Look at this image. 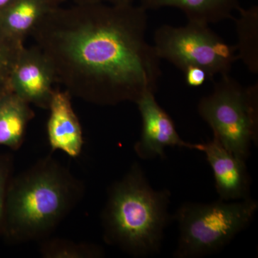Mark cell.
<instances>
[{
    "label": "cell",
    "instance_id": "1",
    "mask_svg": "<svg viewBox=\"0 0 258 258\" xmlns=\"http://www.w3.org/2000/svg\"><path fill=\"white\" fill-rule=\"evenodd\" d=\"M147 12L134 3L57 6L31 35L71 96L98 106L136 103L157 92L161 76L146 39Z\"/></svg>",
    "mask_w": 258,
    "mask_h": 258
},
{
    "label": "cell",
    "instance_id": "2",
    "mask_svg": "<svg viewBox=\"0 0 258 258\" xmlns=\"http://www.w3.org/2000/svg\"><path fill=\"white\" fill-rule=\"evenodd\" d=\"M83 186L51 157L11 177L2 235L20 244L49 237L82 198Z\"/></svg>",
    "mask_w": 258,
    "mask_h": 258
},
{
    "label": "cell",
    "instance_id": "3",
    "mask_svg": "<svg viewBox=\"0 0 258 258\" xmlns=\"http://www.w3.org/2000/svg\"><path fill=\"white\" fill-rule=\"evenodd\" d=\"M171 198L170 190L154 189L142 166L134 163L108 189L101 215L103 240L134 257L160 253L173 220Z\"/></svg>",
    "mask_w": 258,
    "mask_h": 258
},
{
    "label": "cell",
    "instance_id": "4",
    "mask_svg": "<svg viewBox=\"0 0 258 258\" xmlns=\"http://www.w3.org/2000/svg\"><path fill=\"white\" fill-rule=\"evenodd\" d=\"M258 210L252 198L210 203L185 202L172 215L179 237L173 257L200 258L217 253L245 230Z\"/></svg>",
    "mask_w": 258,
    "mask_h": 258
},
{
    "label": "cell",
    "instance_id": "5",
    "mask_svg": "<svg viewBox=\"0 0 258 258\" xmlns=\"http://www.w3.org/2000/svg\"><path fill=\"white\" fill-rule=\"evenodd\" d=\"M199 115L213 137L227 150L247 160L258 141V83L244 87L228 75L215 83L198 105Z\"/></svg>",
    "mask_w": 258,
    "mask_h": 258
},
{
    "label": "cell",
    "instance_id": "6",
    "mask_svg": "<svg viewBox=\"0 0 258 258\" xmlns=\"http://www.w3.org/2000/svg\"><path fill=\"white\" fill-rule=\"evenodd\" d=\"M159 58L183 71L189 66L205 70L209 80L230 74L239 60L235 45L225 42L206 24L188 21L184 26L163 25L154 32Z\"/></svg>",
    "mask_w": 258,
    "mask_h": 258
},
{
    "label": "cell",
    "instance_id": "7",
    "mask_svg": "<svg viewBox=\"0 0 258 258\" xmlns=\"http://www.w3.org/2000/svg\"><path fill=\"white\" fill-rule=\"evenodd\" d=\"M142 126L140 139L134 145L136 154L142 160L164 159L168 147L195 150V144L180 137L170 115L161 108L155 93H147L137 101Z\"/></svg>",
    "mask_w": 258,
    "mask_h": 258
},
{
    "label": "cell",
    "instance_id": "8",
    "mask_svg": "<svg viewBox=\"0 0 258 258\" xmlns=\"http://www.w3.org/2000/svg\"><path fill=\"white\" fill-rule=\"evenodd\" d=\"M55 76L50 62L37 46L24 47L10 79L11 91L29 104L48 108L54 91Z\"/></svg>",
    "mask_w": 258,
    "mask_h": 258
},
{
    "label": "cell",
    "instance_id": "9",
    "mask_svg": "<svg viewBox=\"0 0 258 258\" xmlns=\"http://www.w3.org/2000/svg\"><path fill=\"white\" fill-rule=\"evenodd\" d=\"M195 150L205 154L220 200L238 201L251 198V178L245 160L227 150L214 137L208 142L195 144Z\"/></svg>",
    "mask_w": 258,
    "mask_h": 258
},
{
    "label": "cell",
    "instance_id": "10",
    "mask_svg": "<svg viewBox=\"0 0 258 258\" xmlns=\"http://www.w3.org/2000/svg\"><path fill=\"white\" fill-rule=\"evenodd\" d=\"M47 135L52 151L60 150L71 157H79L83 146V132L67 91L55 90L50 106Z\"/></svg>",
    "mask_w": 258,
    "mask_h": 258
},
{
    "label": "cell",
    "instance_id": "11",
    "mask_svg": "<svg viewBox=\"0 0 258 258\" xmlns=\"http://www.w3.org/2000/svg\"><path fill=\"white\" fill-rule=\"evenodd\" d=\"M144 9L174 8L181 10L188 21L210 25L233 19L241 8L239 0H139Z\"/></svg>",
    "mask_w": 258,
    "mask_h": 258
},
{
    "label": "cell",
    "instance_id": "12",
    "mask_svg": "<svg viewBox=\"0 0 258 258\" xmlns=\"http://www.w3.org/2000/svg\"><path fill=\"white\" fill-rule=\"evenodd\" d=\"M60 6L52 0H13L0 10V28L9 36L24 42L42 18Z\"/></svg>",
    "mask_w": 258,
    "mask_h": 258
},
{
    "label": "cell",
    "instance_id": "13",
    "mask_svg": "<svg viewBox=\"0 0 258 258\" xmlns=\"http://www.w3.org/2000/svg\"><path fill=\"white\" fill-rule=\"evenodd\" d=\"M29 105L13 91L0 98V145L12 150L21 147L27 125L33 117Z\"/></svg>",
    "mask_w": 258,
    "mask_h": 258
},
{
    "label": "cell",
    "instance_id": "14",
    "mask_svg": "<svg viewBox=\"0 0 258 258\" xmlns=\"http://www.w3.org/2000/svg\"><path fill=\"white\" fill-rule=\"evenodd\" d=\"M240 17L235 19L237 34L235 45L239 60L251 73H258V7L238 10Z\"/></svg>",
    "mask_w": 258,
    "mask_h": 258
},
{
    "label": "cell",
    "instance_id": "15",
    "mask_svg": "<svg viewBox=\"0 0 258 258\" xmlns=\"http://www.w3.org/2000/svg\"><path fill=\"white\" fill-rule=\"evenodd\" d=\"M41 242L40 252L45 258H100L105 255L101 246L95 244L49 237Z\"/></svg>",
    "mask_w": 258,
    "mask_h": 258
},
{
    "label": "cell",
    "instance_id": "16",
    "mask_svg": "<svg viewBox=\"0 0 258 258\" xmlns=\"http://www.w3.org/2000/svg\"><path fill=\"white\" fill-rule=\"evenodd\" d=\"M23 42L9 36L0 28V95L11 91L10 76L22 49L25 47Z\"/></svg>",
    "mask_w": 258,
    "mask_h": 258
},
{
    "label": "cell",
    "instance_id": "17",
    "mask_svg": "<svg viewBox=\"0 0 258 258\" xmlns=\"http://www.w3.org/2000/svg\"><path fill=\"white\" fill-rule=\"evenodd\" d=\"M13 166V161L10 155L0 154V235L3 232L7 191L12 177Z\"/></svg>",
    "mask_w": 258,
    "mask_h": 258
},
{
    "label": "cell",
    "instance_id": "18",
    "mask_svg": "<svg viewBox=\"0 0 258 258\" xmlns=\"http://www.w3.org/2000/svg\"><path fill=\"white\" fill-rule=\"evenodd\" d=\"M182 72L184 74L185 81L190 87H200L207 80H209L208 75L205 70L198 66H189Z\"/></svg>",
    "mask_w": 258,
    "mask_h": 258
},
{
    "label": "cell",
    "instance_id": "19",
    "mask_svg": "<svg viewBox=\"0 0 258 258\" xmlns=\"http://www.w3.org/2000/svg\"><path fill=\"white\" fill-rule=\"evenodd\" d=\"M76 4H97V3H105L111 5L133 4L135 0H74Z\"/></svg>",
    "mask_w": 258,
    "mask_h": 258
},
{
    "label": "cell",
    "instance_id": "20",
    "mask_svg": "<svg viewBox=\"0 0 258 258\" xmlns=\"http://www.w3.org/2000/svg\"><path fill=\"white\" fill-rule=\"evenodd\" d=\"M13 0H0V10L5 9Z\"/></svg>",
    "mask_w": 258,
    "mask_h": 258
},
{
    "label": "cell",
    "instance_id": "21",
    "mask_svg": "<svg viewBox=\"0 0 258 258\" xmlns=\"http://www.w3.org/2000/svg\"><path fill=\"white\" fill-rule=\"evenodd\" d=\"M52 1L55 3L56 5H60L64 0H52Z\"/></svg>",
    "mask_w": 258,
    "mask_h": 258
},
{
    "label": "cell",
    "instance_id": "22",
    "mask_svg": "<svg viewBox=\"0 0 258 258\" xmlns=\"http://www.w3.org/2000/svg\"><path fill=\"white\" fill-rule=\"evenodd\" d=\"M5 95V94H4ZM4 95H2V96H0V98H2V97H3V96H4Z\"/></svg>",
    "mask_w": 258,
    "mask_h": 258
}]
</instances>
